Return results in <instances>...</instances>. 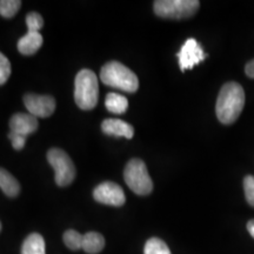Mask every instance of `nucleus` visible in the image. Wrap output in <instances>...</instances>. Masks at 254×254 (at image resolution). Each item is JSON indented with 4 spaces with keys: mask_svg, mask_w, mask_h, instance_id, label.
Instances as JSON below:
<instances>
[{
    "mask_svg": "<svg viewBox=\"0 0 254 254\" xmlns=\"http://www.w3.org/2000/svg\"><path fill=\"white\" fill-rule=\"evenodd\" d=\"M245 106V92L240 84L234 81L226 82L218 95L215 112L219 122L231 125L237 122Z\"/></svg>",
    "mask_w": 254,
    "mask_h": 254,
    "instance_id": "obj_1",
    "label": "nucleus"
},
{
    "mask_svg": "<svg viewBox=\"0 0 254 254\" xmlns=\"http://www.w3.org/2000/svg\"><path fill=\"white\" fill-rule=\"evenodd\" d=\"M100 80L107 86L133 93L139 88L138 77L119 62L105 64L100 71Z\"/></svg>",
    "mask_w": 254,
    "mask_h": 254,
    "instance_id": "obj_2",
    "label": "nucleus"
},
{
    "mask_svg": "<svg viewBox=\"0 0 254 254\" xmlns=\"http://www.w3.org/2000/svg\"><path fill=\"white\" fill-rule=\"evenodd\" d=\"M99 98V84L95 73L91 69H81L75 77L74 100L81 110H93Z\"/></svg>",
    "mask_w": 254,
    "mask_h": 254,
    "instance_id": "obj_3",
    "label": "nucleus"
},
{
    "mask_svg": "<svg viewBox=\"0 0 254 254\" xmlns=\"http://www.w3.org/2000/svg\"><path fill=\"white\" fill-rule=\"evenodd\" d=\"M124 179L127 186L138 195H148L153 190V182L145 163L140 159H132L127 163Z\"/></svg>",
    "mask_w": 254,
    "mask_h": 254,
    "instance_id": "obj_4",
    "label": "nucleus"
},
{
    "mask_svg": "<svg viewBox=\"0 0 254 254\" xmlns=\"http://www.w3.org/2000/svg\"><path fill=\"white\" fill-rule=\"evenodd\" d=\"M198 0H158L154 1V13L165 19H186L199 9Z\"/></svg>",
    "mask_w": 254,
    "mask_h": 254,
    "instance_id": "obj_5",
    "label": "nucleus"
},
{
    "mask_svg": "<svg viewBox=\"0 0 254 254\" xmlns=\"http://www.w3.org/2000/svg\"><path fill=\"white\" fill-rule=\"evenodd\" d=\"M47 160L55 168L56 183L60 187L67 186L75 178V167L71 158L60 148H51L47 152Z\"/></svg>",
    "mask_w": 254,
    "mask_h": 254,
    "instance_id": "obj_6",
    "label": "nucleus"
},
{
    "mask_svg": "<svg viewBox=\"0 0 254 254\" xmlns=\"http://www.w3.org/2000/svg\"><path fill=\"white\" fill-rule=\"evenodd\" d=\"M93 198L95 201L104 205L120 207L125 204L126 196L122 187L112 182H105L98 185L93 190Z\"/></svg>",
    "mask_w": 254,
    "mask_h": 254,
    "instance_id": "obj_7",
    "label": "nucleus"
},
{
    "mask_svg": "<svg viewBox=\"0 0 254 254\" xmlns=\"http://www.w3.org/2000/svg\"><path fill=\"white\" fill-rule=\"evenodd\" d=\"M179 66L182 71L190 69L204 60L207 55H205L204 50L199 45V43L193 38H190L185 41L179 52L177 53Z\"/></svg>",
    "mask_w": 254,
    "mask_h": 254,
    "instance_id": "obj_8",
    "label": "nucleus"
},
{
    "mask_svg": "<svg viewBox=\"0 0 254 254\" xmlns=\"http://www.w3.org/2000/svg\"><path fill=\"white\" fill-rule=\"evenodd\" d=\"M24 104L28 113L36 118H47L56 110V100L51 95H38L28 93L24 97Z\"/></svg>",
    "mask_w": 254,
    "mask_h": 254,
    "instance_id": "obj_9",
    "label": "nucleus"
},
{
    "mask_svg": "<svg viewBox=\"0 0 254 254\" xmlns=\"http://www.w3.org/2000/svg\"><path fill=\"white\" fill-rule=\"evenodd\" d=\"M11 132L28 136L38 129V120L30 113H17L9 120Z\"/></svg>",
    "mask_w": 254,
    "mask_h": 254,
    "instance_id": "obj_10",
    "label": "nucleus"
},
{
    "mask_svg": "<svg viewBox=\"0 0 254 254\" xmlns=\"http://www.w3.org/2000/svg\"><path fill=\"white\" fill-rule=\"evenodd\" d=\"M101 129L105 134L113 136H124L126 139H132L134 134V128L128 123L120 119H106L101 124Z\"/></svg>",
    "mask_w": 254,
    "mask_h": 254,
    "instance_id": "obj_11",
    "label": "nucleus"
},
{
    "mask_svg": "<svg viewBox=\"0 0 254 254\" xmlns=\"http://www.w3.org/2000/svg\"><path fill=\"white\" fill-rule=\"evenodd\" d=\"M44 39L39 32H31L27 31L23 38H20L18 41V50L21 55L32 56L40 49L43 45Z\"/></svg>",
    "mask_w": 254,
    "mask_h": 254,
    "instance_id": "obj_12",
    "label": "nucleus"
},
{
    "mask_svg": "<svg viewBox=\"0 0 254 254\" xmlns=\"http://www.w3.org/2000/svg\"><path fill=\"white\" fill-rule=\"evenodd\" d=\"M105 239L100 233L88 232L82 238V250L88 254H98L104 250Z\"/></svg>",
    "mask_w": 254,
    "mask_h": 254,
    "instance_id": "obj_13",
    "label": "nucleus"
},
{
    "mask_svg": "<svg viewBox=\"0 0 254 254\" xmlns=\"http://www.w3.org/2000/svg\"><path fill=\"white\" fill-rule=\"evenodd\" d=\"M21 254H46L44 238L39 233L30 234L21 246Z\"/></svg>",
    "mask_w": 254,
    "mask_h": 254,
    "instance_id": "obj_14",
    "label": "nucleus"
},
{
    "mask_svg": "<svg viewBox=\"0 0 254 254\" xmlns=\"http://www.w3.org/2000/svg\"><path fill=\"white\" fill-rule=\"evenodd\" d=\"M0 189L6 195L11 198L17 196L20 192V185L18 180L4 168H0Z\"/></svg>",
    "mask_w": 254,
    "mask_h": 254,
    "instance_id": "obj_15",
    "label": "nucleus"
},
{
    "mask_svg": "<svg viewBox=\"0 0 254 254\" xmlns=\"http://www.w3.org/2000/svg\"><path fill=\"white\" fill-rule=\"evenodd\" d=\"M105 106L110 111L111 113L114 114H123L125 113L128 109V100L126 97L119 93H109L105 99Z\"/></svg>",
    "mask_w": 254,
    "mask_h": 254,
    "instance_id": "obj_16",
    "label": "nucleus"
},
{
    "mask_svg": "<svg viewBox=\"0 0 254 254\" xmlns=\"http://www.w3.org/2000/svg\"><path fill=\"white\" fill-rule=\"evenodd\" d=\"M144 254H172L170 249L163 240L159 238H151L146 241Z\"/></svg>",
    "mask_w": 254,
    "mask_h": 254,
    "instance_id": "obj_17",
    "label": "nucleus"
},
{
    "mask_svg": "<svg viewBox=\"0 0 254 254\" xmlns=\"http://www.w3.org/2000/svg\"><path fill=\"white\" fill-rule=\"evenodd\" d=\"M82 238L84 236L74 230H68L64 233V243L72 251L82 249Z\"/></svg>",
    "mask_w": 254,
    "mask_h": 254,
    "instance_id": "obj_18",
    "label": "nucleus"
},
{
    "mask_svg": "<svg viewBox=\"0 0 254 254\" xmlns=\"http://www.w3.org/2000/svg\"><path fill=\"white\" fill-rule=\"evenodd\" d=\"M20 6V0H0V15L4 18L14 17Z\"/></svg>",
    "mask_w": 254,
    "mask_h": 254,
    "instance_id": "obj_19",
    "label": "nucleus"
},
{
    "mask_svg": "<svg viewBox=\"0 0 254 254\" xmlns=\"http://www.w3.org/2000/svg\"><path fill=\"white\" fill-rule=\"evenodd\" d=\"M26 24L28 31L39 32L44 27V19L37 12H30L26 17Z\"/></svg>",
    "mask_w": 254,
    "mask_h": 254,
    "instance_id": "obj_20",
    "label": "nucleus"
},
{
    "mask_svg": "<svg viewBox=\"0 0 254 254\" xmlns=\"http://www.w3.org/2000/svg\"><path fill=\"white\" fill-rule=\"evenodd\" d=\"M11 75V64L9 60L0 52V86L8 80Z\"/></svg>",
    "mask_w": 254,
    "mask_h": 254,
    "instance_id": "obj_21",
    "label": "nucleus"
},
{
    "mask_svg": "<svg viewBox=\"0 0 254 254\" xmlns=\"http://www.w3.org/2000/svg\"><path fill=\"white\" fill-rule=\"evenodd\" d=\"M244 190L247 202L254 207V177L246 176L244 179Z\"/></svg>",
    "mask_w": 254,
    "mask_h": 254,
    "instance_id": "obj_22",
    "label": "nucleus"
},
{
    "mask_svg": "<svg viewBox=\"0 0 254 254\" xmlns=\"http://www.w3.org/2000/svg\"><path fill=\"white\" fill-rule=\"evenodd\" d=\"M8 138H9V140L12 141V146H13L14 150L20 151V150H23V148H24L27 136L17 134V133H13V132H9L8 133Z\"/></svg>",
    "mask_w": 254,
    "mask_h": 254,
    "instance_id": "obj_23",
    "label": "nucleus"
},
{
    "mask_svg": "<svg viewBox=\"0 0 254 254\" xmlns=\"http://www.w3.org/2000/svg\"><path fill=\"white\" fill-rule=\"evenodd\" d=\"M245 73H246L247 77L251 78V79H254V59L251 60L250 63L246 64Z\"/></svg>",
    "mask_w": 254,
    "mask_h": 254,
    "instance_id": "obj_24",
    "label": "nucleus"
},
{
    "mask_svg": "<svg viewBox=\"0 0 254 254\" xmlns=\"http://www.w3.org/2000/svg\"><path fill=\"white\" fill-rule=\"evenodd\" d=\"M247 231H249V233L252 236V238L254 239V219L253 220H250L247 222Z\"/></svg>",
    "mask_w": 254,
    "mask_h": 254,
    "instance_id": "obj_25",
    "label": "nucleus"
},
{
    "mask_svg": "<svg viewBox=\"0 0 254 254\" xmlns=\"http://www.w3.org/2000/svg\"><path fill=\"white\" fill-rule=\"evenodd\" d=\"M0 230H1V224H0Z\"/></svg>",
    "mask_w": 254,
    "mask_h": 254,
    "instance_id": "obj_26",
    "label": "nucleus"
}]
</instances>
